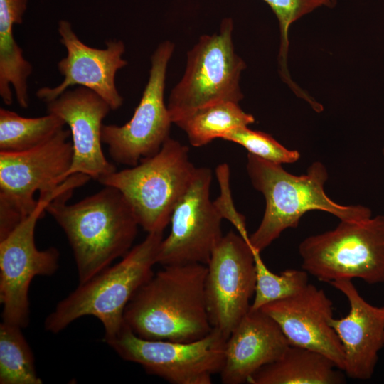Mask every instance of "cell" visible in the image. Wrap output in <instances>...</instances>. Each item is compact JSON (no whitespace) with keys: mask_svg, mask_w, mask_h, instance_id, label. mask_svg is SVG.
I'll return each instance as SVG.
<instances>
[{"mask_svg":"<svg viewBox=\"0 0 384 384\" xmlns=\"http://www.w3.org/2000/svg\"><path fill=\"white\" fill-rule=\"evenodd\" d=\"M21 327L3 321L0 324V383L41 384L34 358Z\"/></svg>","mask_w":384,"mask_h":384,"instance_id":"obj_23","label":"cell"},{"mask_svg":"<svg viewBox=\"0 0 384 384\" xmlns=\"http://www.w3.org/2000/svg\"><path fill=\"white\" fill-rule=\"evenodd\" d=\"M260 309L278 324L290 346L319 352L343 371V347L329 324L333 304L323 289L308 284L294 295L269 303Z\"/></svg>","mask_w":384,"mask_h":384,"instance_id":"obj_16","label":"cell"},{"mask_svg":"<svg viewBox=\"0 0 384 384\" xmlns=\"http://www.w3.org/2000/svg\"><path fill=\"white\" fill-rule=\"evenodd\" d=\"M329 284L342 292L350 305L343 318L332 317L329 324L343 347L346 375L353 379L368 380L384 347V306H373L359 294L351 279H337Z\"/></svg>","mask_w":384,"mask_h":384,"instance_id":"obj_17","label":"cell"},{"mask_svg":"<svg viewBox=\"0 0 384 384\" xmlns=\"http://www.w3.org/2000/svg\"><path fill=\"white\" fill-rule=\"evenodd\" d=\"M227 338L217 329L190 342L148 340L124 324L107 343L122 359L173 384H210L225 361Z\"/></svg>","mask_w":384,"mask_h":384,"instance_id":"obj_10","label":"cell"},{"mask_svg":"<svg viewBox=\"0 0 384 384\" xmlns=\"http://www.w3.org/2000/svg\"><path fill=\"white\" fill-rule=\"evenodd\" d=\"M163 238V233H148L119 262L79 284L46 317V330L58 334L80 317L92 316L104 327V341L113 339L124 325L128 303L154 274Z\"/></svg>","mask_w":384,"mask_h":384,"instance_id":"obj_4","label":"cell"},{"mask_svg":"<svg viewBox=\"0 0 384 384\" xmlns=\"http://www.w3.org/2000/svg\"><path fill=\"white\" fill-rule=\"evenodd\" d=\"M216 174L221 192L214 203L220 210L223 218L229 220L243 238L249 240L245 217L235 210L233 203L229 184L228 166L226 164L219 165L216 169Z\"/></svg>","mask_w":384,"mask_h":384,"instance_id":"obj_27","label":"cell"},{"mask_svg":"<svg viewBox=\"0 0 384 384\" xmlns=\"http://www.w3.org/2000/svg\"><path fill=\"white\" fill-rule=\"evenodd\" d=\"M27 3L28 0H0V96L6 105H11L12 87L22 108L28 107V79L33 68L14 38L13 28L22 23Z\"/></svg>","mask_w":384,"mask_h":384,"instance_id":"obj_19","label":"cell"},{"mask_svg":"<svg viewBox=\"0 0 384 384\" xmlns=\"http://www.w3.org/2000/svg\"><path fill=\"white\" fill-rule=\"evenodd\" d=\"M245 148L248 153L275 164H292L300 157L296 150H289L271 135L250 129L248 126L238 127L223 139Z\"/></svg>","mask_w":384,"mask_h":384,"instance_id":"obj_25","label":"cell"},{"mask_svg":"<svg viewBox=\"0 0 384 384\" xmlns=\"http://www.w3.org/2000/svg\"><path fill=\"white\" fill-rule=\"evenodd\" d=\"M70 134L63 129L30 150L0 151V239L35 210L36 192L51 193L66 180L73 154Z\"/></svg>","mask_w":384,"mask_h":384,"instance_id":"obj_7","label":"cell"},{"mask_svg":"<svg viewBox=\"0 0 384 384\" xmlns=\"http://www.w3.org/2000/svg\"><path fill=\"white\" fill-rule=\"evenodd\" d=\"M207 265L164 266L136 292L124 324L148 340L190 342L212 330L206 306Z\"/></svg>","mask_w":384,"mask_h":384,"instance_id":"obj_1","label":"cell"},{"mask_svg":"<svg viewBox=\"0 0 384 384\" xmlns=\"http://www.w3.org/2000/svg\"><path fill=\"white\" fill-rule=\"evenodd\" d=\"M46 104L48 113L60 117L70 127L73 154L65 178L83 174L98 181L117 171L102 149V120L111 110L102 97L79 86Z\"/></svg>","mask_w":384,"mask_h":384,"instance_id":"obj_15","label":"cell"},{"mask_svg":"<svg viewBox=\"0 0 384 384\" xmlns=\"http://www.w3.org/2000/svg\"><path fill=\"white\" fill-rule=\"evenodd\" d=\"M207 265L206 300L213 329L227 338L249 311L256 270L249 240L233 231L223 235Z\"/></svg>","mask_w":384,"mask_h":384,"instance_id":"obj_12","label":"cell"},{"mask_svg":"<svg viewBox=\"0 0 384 384\" xmlns=\"http://www.w3.org/2000/svg\"><path fill=\"white\" fill-rule=\"evenodd\" d=\"M343 370L325 355L311 349L289 346L277 361L257 370L250 384H341Z\"/></svg>","mask_w":384,"mask_h":384,"instance_id":"obj_20","label":"cell"},{"mask_svg":"<svg viewBox=\"0 0 384 384\" xmlns=\"http://www.w3.org/2000/svg\"><path fill=\"white\" fill-rule=\"evenodd\" d=\"M323 6H326L329 9L334 8L338 2V0H320Z\"/></svg>","mask_w":384,"mask_h":384,"instance_id":"obj_28","label":"cell"},{"mask_svg":"<svg viewBox=\"0 0 384 384\" xmlns=\"http://www.w3.org/2000/svg\"><path fill=\"white\" fill-rule=\"evenodd\" d=\"M233 29L232 19H224L218 33L201 36L188 53L184 74L167 105L173 123L200 107L242 100L240 79L246 65L235 51Z\"/></svg>","mask_w":384,"mask_h":384,"instance_id":"obj_8","label":"cell"},{"mask_svg":"<svg viewBox=\"0 0 384 384\" xmlns=\"http://www.w3.org/2000/svg\"><path fill=\"white\" fill-rule=\"evenodd\" d=\"M272 9L279 21L280 30V48L279 63L283 80L290 87L295 85L291 80L287 69V54L289 50L288 33L291 25L303 17L323 6L320 0H263Z\"/></svg>","mask_w":384,"mask_h":384,"instance_id":"obj_26","label":"cell"},{"mask_svg":"<svg viewBox=\"0 0 384 384\" xmlns=\"http://www.w3.org/2000/svg\"><path fill=\"white\" fill-rule=\"evenodd\" d=\"M302 268L317 279H361L384 282V215L343 221L336 228L309 236L299 245Z\"/></svg>","mask_w":384,"mask_h":384,"instance_id":"obj_6","label":"cell"},{"mask_svg":"<svg viewBox=\"0 0 384 384\" xmlns=\"http://www.w3.org/2000/svg\"><path fill=\"white\" fill-rule=\"evenodd\" d=\"M73 192L56 197L46 211L64 231L82 284L130 250L139 225L124 196L114 187L105 186L69 205Z\"/></svg>","mask_w":384,"mask_h":384,"instance_id":"obj_2","label":"cell"},{"mask_svg":"<svg viewBox=\"0 0 384 384\" xmlns=\"http://www.w3.org/2000/svg\"><path fill=\"white\" fill-rule=\"evenodd\" d=\"M289 343L278 324L262 309H252L227 339L220 373L224 384H242L284 353Z\"/></svg>","mask_w":384,"mask_h":384,"instance_id":"obj_18","label":"cell"},{"mask_svg":"<svg viewBox=\"0 0 384 384\" xmlns=\"http://www.w3.org/2000/svg\"><path fill=\"white\" fill-rule=\"evenodd\" d=\"M211 180L210 169L197 168L192 182L173 210L170 234L163 238L158 250V264H208L223 236V218L210 197Z\"/></svg>","mask_w":384,"mask_h":384,"instance_id":"obj_13","label":"cell"},{"mask_svg":"<svg viewBox=\"0 0 384 384\" xmlns=\"http://www.w3.org/2000/svg\"><path fill=\"white\" fill-rule=\"evenodd\" d=\"M246 169L252 186L265 200V210L258 228L249 236L252 249L261 252L280 234L297 228L309 210L329 213L343 221H361L372 217L371 210L362 205L344 206L325 193L328 171L320 161L312 163L306 174L296 176L275 164L248 153Z\"/></svg>","mask_w":384,"mask_h":384,"instance_id":"obj_3","label":"cell"},{"mask_svg":"<svg viewBox=\"0 0 384 384\" xmlns=\"http://www.w3.org/2000/svg\"><path fill=\"white\" fill-rule=\"evenodd\" d=\"M253 252L256 287L250 309H260L269 303L294 295L308 285L309 273L305 270L289 269L275 274L265 265L260 252Z\"/></svg>","mask_w":384,"mask_h":384,"instance_id":"obj_24","label":"cell"},{"mask_svg":"<svg viewBox=\"0 0 384 384\" xmlns=\"http://www.w3.org/2000/svg\"><path fill=\"white\" fill-rule=\"evenodd\" d=\"M65 124L53 114L27 118L1 108L0 151L16 153L33 149L53 137Z\"/></svg>","mask_w":384,"mask_h":384,"instance_id":"obj_22","label":"cell"},{"mask_svg":"<svg viewBox=\"0 0 384 384\" xmlns=\"http://www.w3.org/2000/svg\"><path fill=\"white\" fill-rule=\"evenodd\" d=\"M196 169L189 159L188 146L169 137L156 154L98 182L122 193L145 231L163 233Z\"/></svg>","mask_w":384,"mask_h":384,"instance_id":"obj_5","label":"cell"},{"mask_svg":"<svg viewBox=\"0 0 384 384\" xmlns=\"http://www.w3.org/2000/svg\"><path fill=\"white\" fill-rule=\"evenodd\" d=\"M382 153H383V156H384V145H383V146Z\"/></svg>","mask_w":384,"mask_h":384,"instance_id":"obj_29","label":"cell"},{"mask_svg":"<svg viewBox=\"0 0 384 384\" xmlns=\"http://www.w3.org/2000/svg\"><path fill=\"white\" fill-rule=\"evenodd\" d=\"M174 50L161 43L151 58L149 78L131 119L122 126L103 124L102 142L115 162L134 166L156 154L169 137L172 120L164 102L166 68Z\"/></svg>","mask_w":384,"mask_h":384,"instance_id":"obj_11","label":"cell"},{"mask_svg":"<svg viewBox=\"0 0 384 384\" xmlns=\"http://www.w3.org/2000/svg\"><path fill=\"white\" fill-rule=\"evenodd\" d=\"M73 189L70 181L48 194H39L35 210L4 238L0 240V302L2 321L26 327L29 320L28 289L36 276H50L58 268L60 253L55 247L38 250L34 233L48 205Z\"/></svg>","mask_w":384,"mask_h":384,"instance_id":"obj_9","label":"cell"},{"mask_svg":"<svg viewBox=\"0 0 384 384\" xmlns=\"http://www.w3.org/2000/svg\"><path fill=\"white\" fill-rule=\"evenodd\" d=\"M58 31L60 42L67 50V55L58 63V70L64 78L54 87L40 88L36 96L48 103L70 87L79 85L98 95L111 110L119 108L124 99L117 89L115 75L127 64L122 58L125 51L124 43L113 40L106 42V48L103 49L92 48L79 39L70 23L66 20L58 22Z\"/></svg>","mask_w":384,"mask_h":384,"instance_id":"obj_14","label":"cell"},{"mask_svg":"<svg viewBox=\"0 0 384 384\" xmlns=\"http://www.w3.org/2000/svg\"><path fill=\"white\" fill-rule=\"evenodd\" d=\"M254 122V117L244 112L238 103L222 101L196 109L174 124L187 134L192 146L201 147Z\"/></svg>","mask_w":384,"mask_h":384,"instance_id":"obj_21","label":"cell"}]
</instances>
